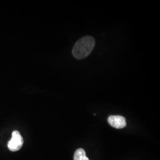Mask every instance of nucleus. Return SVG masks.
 <instances>
[{"label": "nucleus", "mask_w": 160, "mask_h": 160, "mask_svg": "<svg viewBox=\"0 0 160 160\" xmlns=\"http://www.w3.org/2000/svg\"><path fill=\"white\" fill-rule=\"evenodd\" d=\"M23 142V138L20 132L17 131H14L12 133V139L8 142V148L12 152L17 151L22 147Z\"/></svg>", "instance_id": "f03ea898"}, {"label": "nucleus", "mask_w": 160, "mask_h": 160, "mask_svg": "<svg viewBox=\"0 0 160 160\" xmlns=\"http://www.w3.org/2000/svg\"><path fill=\"white\" fill-rule=\"evenodd\" d=\"M108 121L110 126L116 129H122L126 126V119L122 116H110L108 119Z\"/></svg>", "instance_id": "7ed1b4c3"}, {"label": "nucleus", "mask_w": 160, "mask_h": 160, "mask_svg": "<svg viewBox=\"0 0 160 160\" xmlns=\"http://www.w3.org/2000/svg\"><path fill=\"white\" fill-rule=\"evenodd\" d=\"M74 160H90L86 156L85 151L82 148L76 150L74 155Z\"/></svg>", "instance_id": "20e7f679"}, {"label": "nucleus", "mask_w": 160, "mask_h": 160, "mask_svg": "<svg viewBox=\"0 0 160 160\" xmlns=\"http://www.w3.org/2000/svg\"><path fill=\"white\" fill-rule=\"evenodd\" d=\"M95 40L92 36H87L78 40L72 49V55L77 59H82L88 57L95 46Z\"/></svg>", "instance_id": "f257e3e1"}]
</instances>
